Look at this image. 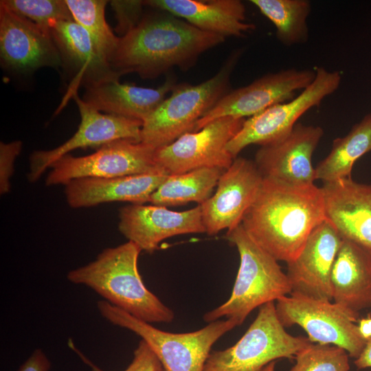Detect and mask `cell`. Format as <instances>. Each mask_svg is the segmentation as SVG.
Here are the masks:
<instances>
[{"label": "cell", "instance_id": "9c48e42d", "mask_svg": "<svg viewBox=\"0 0 371 371\" xmlns=\"http://www.w3.org/2000/svg\"><path fill=\"white\" fill-rule=\"evenodd\" d=\"M341 80L339 71L317 67L314 80L297 96L246 119L238 133L228 142L227 150L234 159L250 144L262 146L284 137L303 114L319 106L325 98L333 93Z\"/></svg>", "mask_w": 371, "mask_h": 371}, {"label": "cell", "instance_id": "e575fe53", "mask_svg": "<svg viewBox=\"0 0 371 371\" xmlns=\"http://www.w3.org/2000/svg\"><path fill=\"white\" fill-rule=\"evenodd\" d=\"M358 369L371 368V339L366 341V344L359 355L354 361Z\"/></svg>", "mask_w": 371, "mask_h": 371}, {"label": "cell", "instance_id": "cb8c5ba5", "mask_svg": "<svg viewBox=\"0 0 371 371\" xmlns=\"http://www.w3.org/2000/svg\"><path fill=\"white\" fill-rule=\"evenodd\" d=\"M333 300L355 312L371 307V254L343 239L331 272Z\"/></svg>", "mask_w": 371, "mask_h": 371}, {"label": "cell", "instance_id": "8992f818", "mask_svg": "<svg viewBox=\"0 0 371 371\" xmlns=\"http://www.w3.org/2000/svg\"><path fill=\"white\" fill-rule=\"evenodd\" d=\"M100 315L113 325L126 328L146 341L159 359L164 371H203L214 344L236 326L231 319H218L193 332L161 330L124 311L100 300Z\"/></svg>", "mask_w": 371, "mask_h": 371}, {"label": "cell", "instance_id": "f1b7e54d", "mask_svg": "<svg viewBox=\"0 0 371 371\" xmlns=\"http://www.w3.org/2000/svg\"><path fill=\"white\" fill-rule=\"evenodd\" d=\"M349 355L342 348L330 344H314L300 350L289 371H348Z\"/></svg>", "mask_w": 371, "mask_h": 371}, {"label": "cell", "instance_id": "4dcf8cb0", "mask_svg": "<svg viewBox=\"0 0 371 371\" xmlns=\"http://www.w3.org/2000/svg\"><path fill=\"white\" fill-rule=\"evenodd\" d=\"M109 2L117 21L115 31L122 37L141 21L145 6L144 1L113 0Z\"/></svg>", "mask_w": 371, "mask_h": 371}, {"label": "cell", "instance_id": "603a6c76", "mask_svg": "<svg viewBox=\"0 0 371 371\" xmlns=\"http://www.w3.org/2000/svg\"><path fill=\"white\" fill-rule=\"evenodd\" d=\"M177 85L174 76L156 89L112 80L85 89L82 100L100 112L144 122Z\"/></svg>", "mask_w": 371, "mask_h": 371}, {"label": "cell", "instance_id": "3957f363", "mask_svg": "<svg viewBox=\"0 0 371 371\" xmlns=\"http://www.w3.org/2000/svg\"><path fill=\"white\" fill-rule=\"evenodd\" d=\"M142 249L128 241L104 249L95 260L67 274L71 283L86 286L111 304L148 323H170L174 312L144 284L137 267Z\"/></svg>", "mask_w": 371, "mask_h": 371}, {"label": "cell", "instance_id": "52a82bcc", "mask_svg": "<svg viewBox=\"0 0 371 371\" xmlns=\"http://www.w3.org/2000/svg\"><path fill=\"white\" fill-rule=\"evenodd\" d=\"M312 343L289 334L280 322L274 302L259 308L254 321L232 346L209 355L203 371H274L276 359H292Z\"/></svg>", "mask_w": 371, "mask_h": 371}, {"label": "cell", "instance_id": "8d00e7d4", "mask_svg": "<svg viewBox=\"0 0 371 371\" xmlns=\"http://www.w3.org/2000/svg\"><path fill=\"white\" fill-rule=\"evenodd\" d=\"M163 371H164V370Z\"/></svg>", "mask_w": 371, "mask_h": 371}, {"label": "cell", "instance_id": "1f68e13d", "mask_svg": "<svg viewBox=\"0 0 371 371\" xmlns=\"http://www.w3.org/2000/svg\"><path fill=\"white\" fill-rule=\"evenodd\" d=\"M80 359L87 364L91 371H104L93 363L73 344H70ZM163 366L155 353L144 340L141 339L133 352V359L124 371H163Z\"/></svg>", "mask_w": 371, "mask_h": 371}, {"label": "cell", "instance_id": "484cf974", "mask_svg": "<svg viewBox=\"0 0 371 371\" xmlns=\"http://www.w3.org/2000/svg\"><path fill=\"white\" fill-rule=\"evenodd\" d=\"M225 170L201 168L184 173L168 175L152 194L150 202L161 206L179 205L190 202L204 203Z\"/></svg>", "mask_w": 371, "mask_h": 371}, {"label": "cell", "instance_id": "ba28073f", "mask_svg": "<svg viewBox=\"0 0 371 371\" xmlns=\"http://www.w3.org/2000/svg\"><path fill=\"white\" fill-rule=\"evenodd\" d=\"M276 308L284 327L300 326L311 343L339 346L355 359L366 344L359 333V313L335 302L291 293L277 300Z\"/></svg>", "mask_w": 371, "mask_h": 371}, {"label": "cell", "instance_id": "836d02e7", "mask_svg": "<svg viewBox=\"0 0 371 371\" xmlns=\"http://www.w3.org/2000/svg\"><path fill=\"white\" fill-rule=\"evenodd\" d=\"M51 363L41 349H36L16 371H49Z\"/></svg>", "mask_w": 371, "mask_h": 371}, {"label": "cell", "instance_id": "4316f807", "mask_svg": "<svg viewBox=\"0 0 371 371\" xmlns=\"http://www.w3.org/2000/svg\"><path fill=\"white\" fill-rule=\"evenodd\" d=\"M269 19L279 41L286 46L306 43L308 38L307 19L311 5L307 0H251Z\"/></svg>", "mask_w": 371, "mask_h": 371}, {"label": "cell", "instance_id": "d590c367", "mask_svg": "<svg viewBox=\"0 0 371 371\" xmlns=\"http://www.w3.org/2000/svg\"><path fill=\"white\" fill-rule=\"evenodd\" d=\"M358 330L361 337L365 340L368 341L371 339V317L368 315L363 317L357 322Z\"/></svg>", "mask_w": 371, "mask_h": 371}, {"label": "cell", "instance_id": "7c38bea8", "mask_svg": "<svg viewBox=\"0 0 371 371\" xmlns=\"http://www.w3.org/2000/svg\"><path fill=\"white\" fill-rule=\"evenodd\" d=\"M315 69L290 68L269 73L245 87L228 91L196 123L198 131L208 123L224 117L244 118L254 116L269 107L295 98L297 91L310 85Z\"/></svg>", "mask_w": 371, "mask_h": 371}, {"label": "cell", "instance_id": "d4e9b609", "mask_svg": "<svg viewBox=\"0 0 371 371\" xmlns=\"http://www.w3.org/2000/svg\"><path fill=\"white\" fill-rule=\"evenodd\" d=\"M371 150V113L344 137L334 139L330 153L315 168L324 183L351 178L355 161Z\"/></svg>", "mask_w": 371, "mask_h": 371}, {"label": "cell", "instance_id": "83f0119b", "mask_svg": "<svg viewBox=\"0 0 371 371\" xmlns=\"http://www.w3.org/2000/svg\"><path fill=\"white\" fill-rule=\"evenodd\" d=\"M74 21L89 35L99 52L110 63L119 44L105 19L106 0H65Z\"/></svg>", "mask_w": 371, "mask_h": 371}, {"label": "cell", "instance_id": "9a60e30c", "mask_svg": "<svg viewBox=\"0 0 371 371\" xmlns=\"http://www.w3.org/2000/svg\"><path fill=\"white\" fill-rule=\"evenodd\" d=\"M323 134L319 126L298 123L284 137L260 146L254 163L263 179L294 186L314 184L312 157Z\"/></svg>", "mask_w": 371, "mask_h": 371}, {"label": "cell", "instance_id": "2e32d148", "mask_svg": "<svg viewBox=\"0 0 371 371\" xmlns=\"http://www.w3.org/2000/svg\"><path fill=\"white\" fill-rule=\"evenodd\" d=\"M342 240L327 218L312 231L299 254L287 263L292 293L333 300L331 272Z\"/></svg>", "mask_w": 371, "mask_h": 371}, {"label": "cell", "instance_id": "d6a6232c", "mask_svg": "<svg viewBox=\"0 0 371 371\" xmlns=\"http://www.w3.org/2000/svg\"><path fill=\"white\" fill-rule=\"evenodd\" d=\"M22 148V142L15 140L9 143L0 142V193L5 194L10 190V179L14 166Z\"/></svg>", "mask_w": 371, "mask_h": 371}, {"label": "cell", "instance_id": "277c9868", "mask_svg": "<svg viewBox=\"0 0 371 371\" xmlns=\"http://www.w3.org/2000/svg\"><path fill=\"white\" fill-rule=\"evenodd\" d=\"M226 238L239 254L237 276L229 298L206 313L203 319L210 323L225 318L239 326L255 308L276 302L292 290L278 260L255 243L241 224L227 231Z\"/></svg>", "mask_w": 371, "mask_h": 371}, {"label": "cell", "instance_id": "44dd1931", "mask_svg": "<svg viewBox=\"0 0 371 371\" xmlns=\"http://www.w3.org/2000/svg\"><path fill=\"white\" fill-rule=\"evenodd\" d=\"M165 172L117 177H82L65 185L68 205L73 208L88 207L109 202L144 204L168 177Z\"/></svg>", "mask_w": 371, "mask_h": 371}, {"label": "cell", "instance_id": "6da1fadb", "mask_svg": "<svg viewBox=\"0 0 371 371\" xmlns=\"http://www.w3.org/2000/svg\"><path fill=\"white\" fill-rule=\"evenodd\" d=\"M326 219L322 188L263 179L241 225L260 247L286 263L299 254L312 231Z\"/></svg>", "mask_w": 371, "mask_h": 371}, {"label": "cell", "instance_id": "ffe728a7", "mask_svg": "<svg viewBox=\"0 0 371 371\" xmlns=\"http://www.w3.org/2000/svg\"><path fill=\"white\" fill-rule=\"evenodd\" d=\"M321 188L326 218L343 239L371 254V185L347 178Z\"/></svg>", "mask_w": 371, "mask_h": 371}, {"label": "cell", "instance_id": "e0dca14e", "mask_svg": "<svg viewBox=\"0 0 371 371\" xmlns=\"http://www.w3.org/2000/svg\"><path fill=\"white\" fill-rule=\"evenodd\" d=\"M0 59L3 67L16 71L62 66L50 30L13 12L1 3Z\"/></svg>", "mask_w": 371, "mask_h": 371}, {"label": "cell", "instance_id": "5b68a950", "mask_svg": "<svg viewBox=\"0 0 371 371\" xmlns=\"http://www.w3.org/2000/svg\"><path fill=\"white\" fill-rule=\"evenodd\" d=\"M240 52H235L213 77L198 85H177L144 122L141 142L155 148L194 131L197 122L229 91L232 72Z\"/></svg>", "mask_w": 371, "mask_h": 371}, {"label": "cell", "instance_id": "ac0fdd59", "mask_svg": "<svg viewBox=\"0 0 371 371\" xmlns=\"http://www.w3.org/2000/svg\"><path fill=\"white\" fill-rule=\"evenodd\" d=\"M118 229L128 241L148 253H153L168 238L205 233L200 205L176 212L153 204H130L119 210Z\"/></svg>", "mask_w": 371, "mask_h": 371}, {"label": "cell", "instance_id": "8fae6325", "mask_svg": "<svg viewBox=\"0 0 371 371\" xmlns=\"http://www.w3.org/2000/svg\"><path fill=\"white\" fill-rule=\"evenodd\" d=\"M245 120L221 117L200 130L186 133L173 142L156 148L155 162L168 175L201 168L226 170L234 161L226 146L240 130Z\"/></svg>", "mask_w": 371, "mask_h": 371}, {"label": "cell", "instance_id": "d6986e66", "mask_svg": "<svg viewBox=\"0 0 371 371\" xmlns=\"http://www.w3.org/2000/svg\"><path fill=\"white\" fill-rule=\"evenodd\" d=\"M50 32L60 54L62 67L73 77L70 97L82 86L85 89L120 76L99 52L86 30L75 21L54 22Z\"/></svg>", "mask_w": 371, "mask_h": 371}, {"label": "cell", "instance_id": "f546056e", "mask_svg": "<svg viewBox=\"0 0 371 371\" xmlns=\"http://www.w3.org/2000/svg\"><path fill=\"white\" fill-rule=\"evenodd\" d=\"M0 3L47 30L54 22L74 21L65 0H1Z\"/></svg>", "mask_w": 371, "mask_h": 371}, {"label": "cell", "instance_id": "7402d4cb", "mask_svg": "<svg viewBox=\"0 0 371 371\" xmlns=\"http://www.w3.org/2000/svg\"><path fill=\"white\" fill-rule=\"evenodd\" d=\"M144 3L225 38L242 37L256 28L246 21L245 6L240 0H146Z\"/></svg>", "mask_w": 371, "mask_h": 371}, {"label": "cell", "instance_id": "5bb4252c", "mask_svg": "<svg viewBox=\"0 0 371 371\" xmlns=\"http://www.w3.org/2000/svg\"><path fill=\"white\" fill-rule=\"evenodd\" d=\"M262 181L254 161L241 157L234 159L218 179L215 193L200 205L205 233L214 236L240 225Z\"/></svg>", "mask_w": 371, "mask_h": 371}, {"label": "cell", "instance_id": "4fadbf2b", "mask_svg": "<svg viewBox=\"0 0 371 371\" xmlns=\"http://www.w3.org/2000/svg\"><path fill=\"white\" fill-rule=\"evenodd\" d=\"M71 97L80 115L78 128L71 137L58 147L36 150L31 154L27 172V179L30 182L38 181L53 163L77 148H99L120 139L141 142L142 121L102 113L86 103L77 92Z\"/></svg>", "mask_w": 371, "mask_h": 371}, {"label": "cell", "instance_id": "7a4b0ae2", "mask_svg": "<svg viewBox=\"0 0 371 371\" xmlns=\"http://www.w3.org/2000/svg\"><path fill=\"white\" fill-rule=\"evenodd\" d=\"M225 39L170 13H150L120 37L110 63L120 76L136 73L142 78L153 79L175 67L190 68L201 54Z\"/></svg>", "mask_w": 371, "mask_h": 371}, {"label": "cell", "instance_id": "30bf717a", "mask_svg": "<svg viewBox=\"0 0 371 371\" xmlns=\"http://www.w3.org/2000/svg\"><path fill=\"white\" fill-rule=\"evenodd\" d=\"M155 149L142 142L120 139L106 144L88 155L74 157L67 154L52 164L45 184L65 186L82 177L109 178L165 172L155 162Z\"/></svg>", "mask_w": 371, "mask_h": 371}]
</instances>
